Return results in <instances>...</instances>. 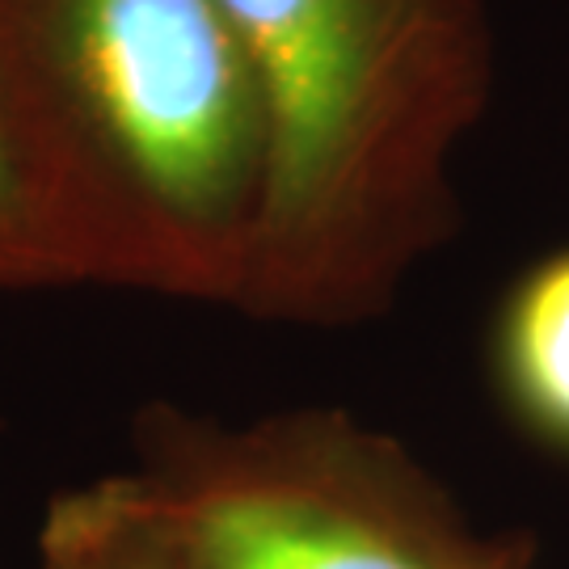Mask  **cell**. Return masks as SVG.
<instances>
[{
  "instance_id": "4",
  "label": "cell",
  "mask_w": 569,
  "mask_h": 569,
  "mask_svg": "<svg viewBox=\"0 0 569 569\" xmlns=\"http://www.w3.org/2000/svg\"><path fill=\"white\" fill-rule=\"evenodd\" d=\"M119 287L81 178L0 51V291Z\"/></svg>"
},
{
  "instance_id": "2",
  "label": "cell",
  "mask_w": 569,
  "mask_h": 569,
  "mask_svg": "<svg viewBox=\"0 0 569 569\" xmlns=\"http://www.w3.org/2000/svg\"><path fill=\"white\" fill-rule=\"evenodd\" d=\"M0 51L81 178L119 287L237 308L262 114L220 0H0Z\"/></svg>"
},
{
  "instance_id": "6",
  "label": "cell",
  "mask_w": 569,
  "mask_h": 569,
  "mask_svg": "<svg viewBox=\"0 0 569 569\" xmlns=\"http://www.w3.org/2000/svg\"><path fill=\"white\" fill-rule=\"evenodd\" d=\"M34 569H182V561L140 481L119 468L47 502Z\"/></svg>"
},
{
  "instance_id": "5",
  "label": "cell",
  "mask_w": 569,
  "mask_h": 569,
  "mask_svg": "<svg viewBox=\"0 0 569 569\" xmlns=\"http://www.w3.org/2000/svg\"><path fill=\"white\" fill-rule=\"evenodd\" d=\"M493 359L519 422L569 448V249L515 283L498 317Z\"/></svg>"
},
{
  "instance_id": "1",
  "label": "cell",
  "mask_w": 569,
  "mask_h": 569,
  "mask_svg": "<svg viewBox=\"0 0 569 569\" xmlns=\"http://www.w3.org/2000/svg\"><path fill=\"white\" fill-rule=\"evenodd\" d=\"M262 114L237 312L380 317L456 232V157L493 93L486 0H220Z\"/></svg>"
},
{
  "instance_id": "3",
  "label": "cell",
  "mask_w": 569,
  "mask_h": 569,
  "mask_svg": "<svg viewBox=\"0 0 569 569\" xmlns=\"http://www.w3.org/2000/svg\"><path fill=\"white\" fill-rule=\"evenodd\" d=\"M182 569H531L413 451L338 406L228 422L148 401L131 465Z\"/></svg>"
}]
</instances>
